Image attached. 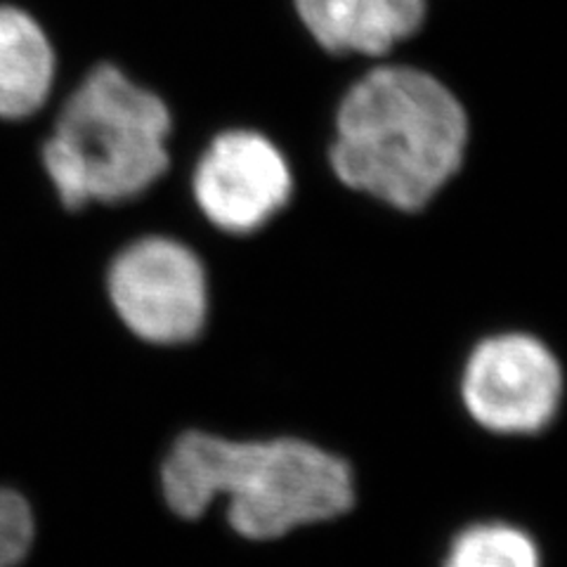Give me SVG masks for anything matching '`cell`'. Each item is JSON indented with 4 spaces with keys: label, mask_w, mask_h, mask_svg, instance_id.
<instances>
[{
    "label": "cell",
    "mask_w": 567,
    "mask_h": 567,
    "mask_svg": "<svg viewBox=\"0 0 567 567\" xmlns=\"http://www.w3.org/2000/svg\"><path fill=\"white\" fill-rule=\"evenodd\" d=\"M162 489L173 513L194 520L227 499V520L237 535L270 542L291 529L341 516L354 499L343 458L306 440H227L185 433L175 440Z\"/></svg>",
    "instance_id": "cell-1"
},
{
    "label": "cell",
    "mask_w": 567,
    "mask_h": 567,
    "mask_svg": "<svg viewBox=\"0 0 567 567\" xmlns=\"http://www.w3.org/2000/svg\"><path fill=\"white\" fill-rule=\"evenodd\" d=\"M466 140V112L447 85L412 66H379L341 102L331 166L348 187L419 210L456 173Z\"/></svg>",
    "instance_id": "cell-2"
},
{
    "label": "cell",
    "mask_w": 567,
    "mask_h": 567,
    "mask_svg": "<svg viewBox=\"0 0 567 567\" xmlns=\"http://www.w3.org/2000/svg\"><path fill=\"white\" fill-rule=\"evenodd\" d=\"M171 128L162 97L100 64L64 102L43 168L69 210L131 202L166 173Z\"/></svg>",
    "instance_id": "cell-3"
},
{
    "label": "cell",
    "mask_w": 567,
    "mask_h": 567,
    "mask_svg": "<svg viewBox=\"0 0 567 567\" xmlns=\"http://www.w3.org/2000/svg\"><path fill=\"white\" fill-rule=\"evenodd\" d=\"M121 322L147 343H189L208 317V281L197 254L168 237H145L114 258L106 277Z\"/></svg>",
    "instance_id": "cell-4"
},
{
    "label": "cell",
    "mask_w": 567,
    "mask_h": 567,
    "mask_svg": "<svg viewBox=\"0 0 567 567\" xmlns=\"http://www.w3.org/2000/svg\"><path fill=\"white\" fill-rule=\"evenodd\" d=\"M563 398L554 352L525 333H504L473 350L461 377V400L483 429L529 435L546 429Z\"/></svg>",
    "instance_id": "cell-5"
},
{
    "label": "cell",
    "mask_w": 567,
    "mask_h": 567,
    "mask_svg": "<svg viewBox=\"0 0 567 567\" xmlns=\"http://www.w3.org/2000/svg\"><path fill=\"white\" fill-rule=\"evenodd\" d=\"M291 197V171L268 137L251 131L218 135L194 173V199L225 233L262 227Z\"/></svg>",
    "instance_id": "cell-6"
},
{
    "label": "cell",
    "mask_w": 567,
    "mask_h": 567,
    "mask_svg": "<svg viewBox=\"0 0 567 567\" xmlns=\"http://www.w3.org/2000/svg\"><path fill=\"white\" fill-rule=\"evenodd\" d=\"M300 20L329 52L383 55L419 31L425 0H293Z\"/></svg>",
    "instance_id": "cell-7"
},
{
    "label": "cell",
    "mask_w": 567,
    "mask_h": 567,
    "mask_svg": "<svg viewBox=\"0 0 567 567\" xmlns=\"http://www.w3.org/2000/svg\"><path fill=\"white\" fill-rule=\"evenodd\" d=\"M58 58L48 33L14 6H0V118L22 121L43 110Z\"/></svg>",
    "instance_id": "cell-8"
},
{
    "label": "cell",
    "mask_w": 567,
    "mask_h": 567,
    "mask_svg": "<svg viewBox=\"0 0 567 567\" xmlns=\"http://www.w3.org/2000/svg\"><path fill=\"white\" fill-rule=\"evenodd\" d=\"M445 567H539V551L518 527L473 525L452 542Z\"/></svg>",
    "instance_id": "cell-9"
},
{
    "label": "cell",
    "mask_w": 567,
    "mask_h": 567,
    "mask_svg": "<svg viewBox=\"0 0 567 567\" xmlns=\"http://www.w3.org/2000/svg\"><path fill=\"white\" fill-rule=\"evenodd\" d=\"M33 544V516L27 499L0 489V567H20Z\"/></svg>",
    "instance_id": "cell-10"
}]
</instances>
